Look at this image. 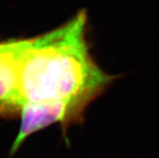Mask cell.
<instances>
[{
	"label": "cell",
	"mask_w": 159,
	"mask_h": 158,
	"mask_svg": "<svg viewBox=\"0 0 159 158\" xmlns=\"http://www.w3.org/2000/svg\"><path fill=\"white\" fill-rule=\"evenodd\" d=\"M86 35L87 16L79 12L52 31L21 38L20 109L26 104L64 105L84 116L87 108L120 77L98 66Z\"/></svg>",
	"instance_id": "cell-1"
},
{
	"label": "cell",
	"mask_w": 159,
	"mask_h": 158,
	"mask_svg": "<svg viewBox=\"0 0 159 158\" xmlns=\"http://www.w3.org/2000/svg\"><path fill=\"white\" fill-rule=\"evenodd\" d=\"M21 38L0 41V117L18 116V61Z\"/></svg>",
	"instance_id": "cell-2"
}]
</instances>
